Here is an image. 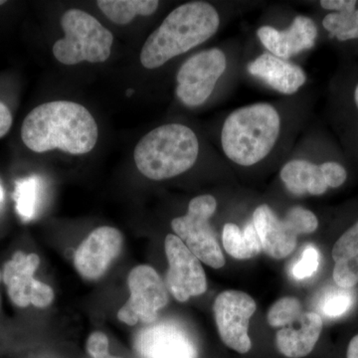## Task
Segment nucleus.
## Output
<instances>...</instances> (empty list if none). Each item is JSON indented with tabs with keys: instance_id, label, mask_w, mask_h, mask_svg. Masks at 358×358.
Wrapping results in <instances>:
<instances>
[{
	"instance_id": "f257e3e1",
	"label": "nucleus",
	"mask_w": 358,
	"mask_h": 358,
	"mask_svg": "<svg viewBox=\"0 0 358 358\" xmlns=\"http://www.w3.org/2000/svg\"><path fill=\"white\" fill-rule=\"evenodd\" d=\"M98 124L80 103L53 101L42 103L25 117L21 138L35 152L60 150L67 154H88L98 141Z\"/></svg>"
},
{
	"instance_id": "f03ea898",
	"label": "nucleus",
	"mask_w": 358,
	"mask_h": 358,
	"mask_svg": "<svg viewBox=\"0 0 358 358\" xmlns=\"http://www.w3.org/2000/svg\"><path fill=\"white\" fill-rule=\"evenodd\" d=\"M220 25V14L208 2L192 1L176 7L143 44L141 65L147 69L162 67L208 41Z\"/></svg>"
},
{
	"instance_id": "7ed1b4c3",
	"label": "nucleus",
	"mask_w": 358,
	"mask_h": 358,
	"mask_svg": "<svg viewBox=\"0 0 358 358\" xmlns=\"http://www.w3.org/2000/svg\"><path fill=\"white\" fill-rule=\"evenodd\" d=\"M282 131L280 110L270 103H256L233 110L224 120L220 143L233 164L250 167L260 164L277 147Z\"/></svg>"
},
{
	"instance_id": "20e7f679",
	"label": "nucleus",
	"mask_w": 358,
	"mask_h": 358,
	"mask_svg": "<svg viewBox=\"0 0 358 358\" xmlns=\"http://www.w3.org/2000/svg\"><path fill=\"white\" fill-rule=\"evenodd\" d=\"M200 150L192 129L182 124H162L145 134L134 148L138 171L152 180H166L189 171Z\"/></svg>"
},
{
	"instance_id": "39448f33",
	"label": "nucleus",
	"mask_w": 358,
	"mask_h": 358,
	"mask_svg": "<svg viewBox=\"0 0 358 358\" xmlns=\"http://www.w3.org/2000/svg\"><path fill=\"white\" fill-rule=\"evenodd\" d=\"M64 38L53 46L54 57L62 64L103 63L110 57L114 36L91 14L79 9L66 11L61 20Z\"/></svg>"
},
{
	"instance_id": "423d86ee",
	"label": "nucleus",
	"mask_w": 358,
	"mask_h": 358,
	"mask_svg": "<svg viewBox=\"0 0 358 358\" xmlns=\"http://www.w3.org/2000/svg\"><path fill=\"white\" fill-rule=\"evenodd\" d=\"M217 209V201L210 194L194 197L188 205L187 213L171 221L176 236L188 249L203 262L213 268L225 265V258L219 246L215 233L209 219Z\"/></svg>"
},
{
	"instance_id": "0eeeda50",
	"label": "nucleus",
	"mask_w": 358,
	"mask_h": 358,
	"mask_svg": "<svg viewBox=\"0 0 358 358\" xmlns=\"http://www.w3.org/2000/svg\"><path fill=\"white\" fill-rule=\"evenodd\" d=\"M227 65L226 54L219 48L207 49L188 58L176 74L178 100L189 108L204 105L223 77Z\"/></svg>"
},
{
	"instance_id": "6e6552de",
	"label": "nucleus",
	"mask_w": 358,
	"mask_h": 358,
	"mask_svg": "<svg viewBox=\"0 0 358 358\" xmlns=\"http://www.w3.org/2000/svg\"><path fill=\"white\" fill-rule=\"evenodd\" d=\"M131 296L117 313V319L128 326L138 322L152 324L159 312L169 303L166 285L152 266H136L129 274Z\"/></svg>"
},
{
	"instance_id": "1a4fd4ad",
	"label": "nucleus",
	"mask_w": 358,
	"mask_h": 358,
	"mask_svg": "<svg viewBox=\"0 0 358 358\" xmlns=\"http://www.w3.org/2000/svg\"><path fill=\"white\" fill-rule=\"evenodd\" d=\"M256 308L254 299L241 291L222 292L215 299L213 312L219 336L231 350L242 355L251 350L249 322Z\"/></svg>"
},
{
	"instance_id": "9d476101",
	"label": "nucleus",
	"mask_w": 358,
	"mask_h": 358,
	"mask_svg": "<svg viewBox=\"0 0 358 358\" xmlns=\"http://www.w3.org/2000/svg\"><path fill=\"white\" fill-rule=\"evenodd\" d=\"M40 258L36 254L16 252L13 259L4 265V284L8 289L9 298L14 305L26 308L31 303L34 307H49L54 300L50 286L34 279V273L39 267Z\"/></svg>"
},
{
	"instance_id": "9b49d317",
	"label": "nucleus",
	"mask_w": 358,
	"mask_h": 358,
	"mask_svg": "<svg viewBox=\"0 0 358 358\" xmlns=\"http://www.w3.org/2000/svg\"><path fill=\"white\" fill-rule=\"evenodd\" d=\"M164 248L169 260L166 282L169 291L178 301L200 296L207 289L206 275L199 259L176 235L166 238Z\"/></svg>"
},
{
	"instance_id": "f8f14e48",
	"label": "nucleus",
	"mask_w": 358,
	"mask_h": 358,
	"mask_svg": "<svg viewBox=\"0 0 358 358\" xmlns=\"http://www.w3.org/2000/svg\"><path fill=\"white\" fill-rule=\"evenodd\" d=\"M141 358H196L189 334L173 322L152 324L141 329L134 341Z\"/></svg>"
},
{
	"instance_id": "ddd939ff",
	"label": "nucleus",
	"mask_w": 358,
	"mask_h": 358,
	"mask_svg": "<svg viewBox=\"0 0 358 358\" xmlns=\"http://www.w3.org/2000/svg\"><path fill=\"white\" fill-rule=\"evenodd\" d=\"M122 246V233L115 228L103 226L94 230L75 253L78 273L91 281L100 279L119 256Z\"/></svg>"
},
{
	"instance_id": "4468645a",
	"label": "nucleus",
	"mask_w": 358,
	"mask_h": 358,
	"mask_svg": "<svg viewBox=\"0 0 358 358\" xmlns=\"http://www.w3.org/2000/svg\"><path fill=\"white\" fill-rule=\"evenodd\" d=\"M256 33L268 53L284 60L310 50L315 46L319 34L315 21L305 15L294 17L287 29L278 30L273 26L265 25L258 28Z\"/></svg>"
},
{
	"instance_id": "2eb2a0df",
	"label": "nucleus",
	"mask_w": 358,
	"mask_h": 358,
	"mask_svg": "<svg viewBox=\"0 0 358 358\" xmlns=\"http://www.w3.org/2000/svg\"><path fill=\"white\" fill-rule=\"evenodd\" d=\"M251 76L282 95H294L307 82L303 68L271 53H263L247 65Z\"/></svg>"
},
{
	"instance_id": "dca6fc26",
	"label": "nucleus",
	"mask_w": 358,
	"mask_h": 358,
	"mask_svg": "<svg viewBox=\"0 0 358 358\" xmlns=\"http://www.w3.org/2000/svg\"><path fill=\"white\" fill-rule=\"evenodd\" d=\"M254 227L260 238L262 250L268 256L281 260L291 255L296 245L298 235L275 215L267 204L257 207L253 213Z\"/></svg>"
},
{
	"instance_id": "f3484780",
	"label": "nucleus",
	"mask_w": 358,
	"mask_h": 358,
	"mask_svg": "<svg viewBox=\"0 0 358 358\" xmlns=\"http://www.w3.org/2000/svg\"><path fill=\"white\" fill-rule=\"evenodd\" d=\"M322 331V320L317 313H301L300 319L275 334V345L284 357L301 358L313 352Z\"/></svg>"
},
{
	"instance_id": "a211bd4d",
	"label": "nucleus",
	"mask_w": 358,
	"mask_h": 358,
	"mask_svg": "<svg viewBox=\"0 0 358 358\" xmlns=\"http://www.w3.org/2000/svg\"><path fill=\"white\" fill-rule=\"evenodd\" d=\"M280 178L292 194H324L329 189L320 166L306 159H293L287 162L280 171Z\"/></svg>"
},
{
	"instance_id": "6ab92c4d",
	"label": "nucleus",
	"mask_w": 358,
	"mask_h": 358,
	"mask_svg": "<svg viewBox=\"0 0 358 358\" xmlns=\"http://www.w3.org/2000/svg\"><path fill=\"white\" fill-rule=\"evenodd\" d=\"M333 259L336 284L341 289L353 288L358 284V221L336 242Z\"/></svg>"
},
{
	"instance_id": "aec40b11",
	"label": "nucleus",
	"mask_w": 358,
	"mask_h": 358,
	"mask_svg": "<svg viewBox=\"0 0 358 358\" xmlns=\"http://www.w3.org/2000/svg\"><path fill=\"white\" fill-rule=\"evenodd\" d=\"M222 242L225 251L238 260H247L261 253L260 238L253 222L245 226L244 230L234 223H226L222 231Z\"/></svg>"
},
{
	"instance_id": "412c9836",
	"label": "nucleus",
	"mask_w": 358,
	"mask_h": 358,
	"mask_svg": "<svg viewBox=\"0 0 358 358\" xmlns=\"http://www.w3.org/2000/svg\"><path fill=\"white\" fill-rule=\"evenodd\" d=\"M96 4L110 20L120 25L128 24L138 15H152L159 6L157 0H99Z\"/></svg>"
},
{
	"instance_id": "4be33fe9",
	"label": "nucleus",
	"mask_w": 358,
	"mask_h": 358,
	"mask_svg": "<svg viewBox=\"0 0 358 358\" xmlns=\"http://www.w3.org/2000/svg\"><path fill=\"white\" fill-rule=\"evenodd\" d=\"M39 192V179L35 176L20 179L16 182L15 192H14L16 210L25 220H30L36 213Z\"/></svg>"
},
{
	"instance_id": "5701e85b",
	"label": "nucleus",
	"mask_w": 358,
	"mask_h": 358,
	"mask_svg": "<svg viewBox=\"0 0 358 358\" xmlns=\"http://www.w3.org/2000/svg\"><path fill=\"white\" fill-rule=\"evenodd\" d=\"M322 26L341 42L358 39V8L353 13L327 14L322 20Z\"/></svg>"
},
{
	"instance_id": "b1692460",
	"label": "nucleus",
	"mask_w": 358,
	"mask_h": 358,
	"mask_svg": "<svg viewBox=\"0 0 358 358\" xmlns=\"http://www.w3.org/2000/svg\"><path fill=\"white\" fill-rule=\"evenodd\" d=\"M301 303L294 296H285L273 303L267 320L273 327H285L296 322L301 315Z\"/></svg>"
},
{
	"instance_id": "393cba45",
	"label": "nucleus",
	"mask_w": 358,
	"mask_h": 358,
	"mask_svg": "<svg viewBox=\"0 0 358 358\" xmlns=\"http://www.w3.org/2000/svg\"><path fill=\"white\" fill-rule=\"evenodd\" d=\"M285 222L296 235L310 234L319 227V219L308 209L301 206L289 208L285 215Z\"/></svg>"
},
{
	"instance_id": "a878e982",
	"label": "nucleus",
	"mask_w": 358,
	"mask_h": 358,
	"mask_svg": "<svg viewBox=\"0 0 358 358\" xmlns=\"http://www.w3.org/2000/svg\"><path fill=\"white\" fill-rule=\"evenodd\" d=\"M353 303V296L350 289H334L329 292L322 301V310L326 317L336 319L345 315Z\"/></svg>"
},
{
	"instance_id": "bb28decb",
	"label": "nucleus",
	"mask_w": 358,
	"mask_h": 358,
	"mask_svg": "<svg viewBox=\"0 0 358 358\" xmlns=\"http://www.w3.org/2000/svg\"><path fill=\"white\" fill-rule=\"evenodd\" d=\"M320 266V253L313 245L303 249L300 261L293 267V275L296 280H306L317 273Z\"/></svg>"
},
{
	"instance_id": "cd10ccee",
	"label": "nucleus",
	"mask_w": 358,
	"mask_h": 358,
	"mask_svg": "<svg viewBox=\"0 0 358 358\" xmlns=\"http://www.w3.org/2000/svg\"><path fill=\"white\" fill-rule=\"evenodd\" d=\"M320 171L329 188H338L345 182L348 173L345 167L336 162H326L320 164Z\"/></svg>"
},
{
	"instance_id": "c85d7f7f",
	"label": "nucleus",
	"mask_w": 358,
	"mask_h": 358,
	"mask_svg": "<svg viewBox=\"0 0 358 358\" xmlns=\"http://www.w3.org/2000/svg\"><path fill=\"white\" fill-rule=\"evenodd\" d=\"M87 350L93 358L109 357V339L107 336L100 331L92 334L87 341Z\"/></svg>"
},
{
	"instance_id": "c756f323",
	"label": "nucleus",
	"mask_w": 358,
	"mask_h": 358,
	"mask_svg": "<svg viewBox=\"0 0 358 358\" xmlns=\"http://www.w3.org/2000/svg\"><path fill=\"white\" fill-rule=\"evenodd\" d=\"M320 4L326 10L336 13H348L357 10V1L355 0H322Z\"/></svg>"
},
{
	"instance_id": "7c9ffc66",
	"label": "nucleus",
	"mask_w": 358,
	"mask_h": 358,
	"mask_svg": "<svg viewBox=\"0 0 358 358\" xmlns=\"http://www.w3.org/2000/svg\"><path fill=\"white\" fill-rule=\"evenodd\" d=\"M13 126V115L3 103L0 102V138H3Z\"/></svg>"
},
{
	"instance_id": "2f4dec72",
	"label": "nucleus",
	"mask_w": 358,
	"mask_h": 358,
	"mask_svg": "<svg viewBox=\"0 0 358 358\" xmlns=\"http://www.w3.org/2000/svg\"><path fill=\"white\" fill-rule=\"evenodd\" d=\"M348 358H358V334L350 341V345H348Z\"/></svg>"
},
{
	"instance_id": "473e14b6",
	"label": "nucleus",
	"mask_w": 358,
	"mask_h": 358,
	"mask_svg": "<svg viewBox=\"0 0 358 358\" xmlns=\"http://www.w3.org/2000/svg\"><path fill=\"white\" fill-rule=\"evenodd\" d=\"M353 101H355V108H357L358 112V83L355 86V92H353Z\"/></svg>"
},
{
	"instance_id": "72a5a7b5",
	"label": "nucleus",
	"mask_w": 358,
	"mask_h": 358,
	"mask_svg": "<svg viewBox=\"0 0 358 358\" xmlns=\"http://www.w3.org/2000/svg\"><path fill=\"white\" fill-rule=\"evenodd\" d=\"M3 199H4L3 189H2L1 185H0V204H1L2 201H3Z\"/></svg>"
},
{
	"instance_id": "f704fd0d",
	"label": "nucleus",
	"mask_w": 358,
	"mask_h": 358,
	"mask_svg": "<svg viewBox=\"0 0 358 358\" xmlns=\"http://www.w3.org/2000/svg\"><path fill=\"white\" fill-rule=\"evenodd\" d=\"M128 92H129V93H128V96H131V94H133V93H134L133 90H129V91H128Z\"/></svg>"
},
{
	"instance_id": "c9c22d12",
	"label": "nucleus",
	"mask_w": 358,
	"mask_h": 358,
	"mask_svg": "<svg viewBox=\"0 0 358 358\" xmlns=\"http://www.w3.org/2000/svg\"><path fill=\"white\" fill-rule=\"evenodd\" d=\"M6 3V1H4V0H0V6H2V4Z\"/></svg>"
},
{
	"instance_id": "e433bc0d",
	"label": "nucleus",
	"mask_w": 358,
	"mask_h": 358,
	"mask_svg": "<svg viewBox=\"0 0 358 358\" xmlns=\"http://www.w3.org/2000/svg\"><path fill=\"white\" fill-rule=\"evenodd\" d=\"M107 358H120V357H112V355H109V357H108Z\"/></svg>"
},
{
	"instance_id": "4c0bfd02",
	"label": "nucleus",
	"mask_w": 358,
	"mask_h": 358,
	"mask_svg": "<svg viewBox=\"0 0 358 358\" xmlns=\"http://www.w3.org/2000/svg\"><path fill=\"white\" fill-rule=\"evenodd\" d=\"M2 275L1 273H0V281H1Z\"/></svg>"
}]
</instances>
